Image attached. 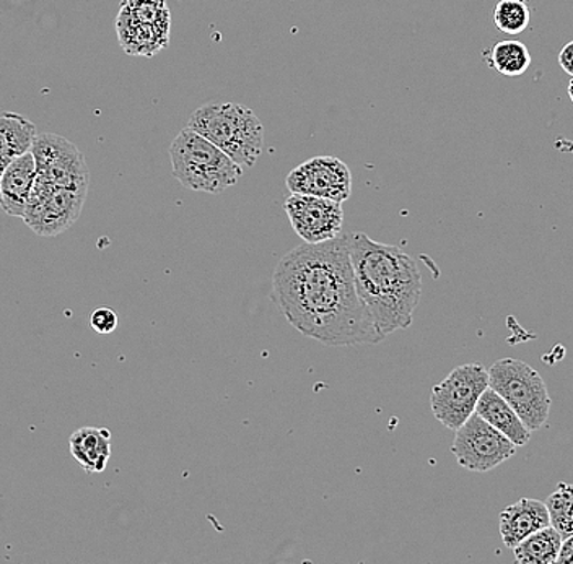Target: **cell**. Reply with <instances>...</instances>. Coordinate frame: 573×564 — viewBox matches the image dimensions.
Returning a JSON list of instances; mask_svg holds the SVG:
<instances>
[{
    "label": "cell",
    "mask_w": 573,
    "mask_h": 564,
    "mask_svg": "<svg viewBox=\"0 0 573 564\" xmlns=\"http://www.w3.org/2000/svg\"><path fill=\"white\" fill-rule=\"evenodd\" d=\"M350 235L286 252L272 275L271 299L293 329L331 347L385 340L357 292Z\"/></svg>",
    "instance_id": "obj_1"
},
{
    "label": "cell",
    "mask_w": 573,
    "mask_h": 564,
    "mask_svg": "<svg viewBox=\"0 0 573 564\" xmlns=\"http://www.w3.org/2000/svg\"><path fill=\"white\" fill-rule=\"evenodd\" d=\"M357 292L374 317L378 333L408 329L421 303L422 276L414 259L398 246L374 241L365 232L349 239Z\"/></svg>",
    "instance_id": "obj_2"
},
{
    "label": "cell",
    "mask_w": 573,
    "mask_h": 564,
    "mask_svg": "<svg viewBox=\"0 0 573 564\" xmlns=\"http://www.w3.org/2000/svg\"><path fill=\"white\" fill-rule=\"evenodd\" d=\"M193 129L224 150L241 167H252L264 149L261 119L248 106L237 102H207L191 115Z\"/></svg>",
    "instance_id": "obj_3"
},
{
    "label": "cell",
    "mask_w": 573,
    "mask_h": 564,
    "mask_svg": "<svg viewBox=\"0 0 573 564\" xmlns=\"http://www.w3.org/2000/svg\"><path fill=\"white\" fill-rule=\"evenodd\" d=\"M173 176L197 193L221 194L244 176V167L193 129H183L170 145Z\"/></svg>",
    "instance_id": "obj_4"
},
{
    "label": "cell",
    "mask_w": 573,
    "mask_h": 564,
    "mask_svg": "<svg viewBox=\"0 0 573 564\" xmlns=\"http://www.w3.org/2000/svg\"><path fill=\"white\" fill-rule=\"evenodd\" d=\"M489 388L499 392L531 432L544 429L551 413V395L537 369L515 358L496 361L489 369Z\"/></svg>",
    "instance_id": "obj_5"
},
{
    "label": "cell",
    "mask_w": 573,
    "mask_h": 564,
    "mask_svg": "<svg viewBox=\"0 0 573 564\" xmlns=\"http://www.w3.org/2000/svg\"><path fill=\"white\" fill-rule=\"evenodd\" d=\"M489 388V369L479 364L456 366L433 386L430 409L445 429L456 432L476 412L480 395Z\"/></svg>",
    "instance_id": "obj_6"
},
{
    "label": "cell",
    "mask_w": 573,
    "mask_h": 564,
    "mask_svg": "<svg viewBox=\"0 0 573 564\" xmlns=\"http://www.w3.org/2000/svg\"><path fill=\"white\" fill-rule=\"evenodd\" d=\"M455 433L452 453L466 470L486 474L517 454V444L476 412Z\"/></svg>",
    "instance_id": "obj_7"
},
{
    "label": "cell",
    "mask_w": 573,
    "mask_h": 564,
    "mask_svg": "<svg viewBox=\"0 0 573 564\" xmlns=\"http://www.w3.org/2000/svg\"><path fill=\"white\" fill-rule=\"evenodd\" d=\"M36 162V183L66 189L88 191L90 171L80 150L56 133L36 135L32 145Z\"/></svg>",
    "instance_id": "obj_8"
},
{
    "label": "cell",
    "mask_w": 573,
    "mask_h": 564,
    "mask_svg": "<svg viewBox=\"0 0 573 564\" xmlns=\"http://www.w3.org/2000/svg\"><path fill=\"white\" fill-rule=\"evenodd\" d=\"M87 193L88 191L66 189L35 181L23 220L26 227L44 238L61 235L69 230L80 217Z\"/></svg>",
    "instance_id": "obj_9"
},
{
    "label": "cell",
    "mask_w": 573,
    "mask_h": 564,
    "mask_svg": "<svg viewBox=\"0 0 573 564\" xmlns=\"http://www.w3.org/2000/svg\"><path fill=\"white\" fill-rule=\"evenodd\" d=\"M292 194L340 202L353 194V174L336 156H315L290 171L285 181Z\"/></svg>",
    "instance_id": "obj_10"
},
{
    "label": "cell",
    "mask_w": 573,
    "mask_h": 564,
    "mask_svg": "<svg viewBox=\"0 0 573 564\" xmlns=\"http://www.w3.org/2000/svg\"><path fill=\"white\" fill-rule=\"evenodd\" d=\"M285 212L293 231L309 245L329 241L343 232L344 210L340 202L292 194L285 200Z\"/></svg>",
    "instance_id": "obj_11"
},
{
    "label": "cell",
    "mask_w": 573,
    "mask_h": 564,
    "mask_svg": "<svg viewBox=\"0 0 573 564\" xmlns=\"http://www.w3.org/2000/svg\"><path fill=\"white\" fill-rule=\"evenodd\" d=\"M35 177L36 162L32 150L10 162L0 180V208L3 214L23 218Z\"/></svg>",
    "instance_id": "obj_12"
},
{
    "label": "cell",
    "mask_w": 573,
    "mask_h": 564,
    "mask_svg": "<svg viewBox=\"0 0 573 564\" xmlns=\"http://www.w3.org/2000/svg\"><path fill=\"white\" fill-rule=\"evenodd\" d=\"M551 525L548 506L539 499L521 498L515 505L508 506L500 514L501 542L507 549L513 550L531 533Z\"/></svg>",
    "instance_id": "obj_13"
},
{
    "label": "cell",
    "mask_w": 573,
    "mask_h": 564,
    "mask_svg": "<svg viewBox=\"0 0 573 564\" xmlns=\"http://www.w3.org/2000/svg\"><path fill=\"white\" fill-rule=\"evenodd\" d=\"M476 413L483 416L486 422H489L494 429L505 434L508 440L513 441L518 447L527 446L530 443L533 432L525 425L523 420L515 412L513 406L493 388H487L486 392L480 395Z\"/></svg>",
    "instance_id": "obj_14"
},
{
    "label": "cell",
    "mask_w": 573,
    "mask_h": 564,
    "mask_svg": "<svg viewBox=\"0 0 573 564\" xmlns=\"http://www.w3.org/2000/svg\"><path fill=\"white\" fill-rule=\"evenodd\" d=\"M69 449L72 457L87 474H101L107 470L111 457V432L85 426L72 433Z\"/></svg>",
    "instance_id": "obj_15"
},
{
    "label": "cell",
    "mask_w": 573,
    "mask_h": 564,
    "mask_svg": "<svg viewBox=\"0 0 573 564\" xmlns=\"http://www.w3.org/2000/svg\"><path fill=\"white\" fill-rule=\"evenodd\" d=\"M36 126L17 112H0V180L12 160L32 150Z\"/></svg>",
    "instance_id": "obj_16"
},
{
    "label": "cell",
    "mask_w": 573,
    "mask_h": 564,
    "mask_svg": "<svg viewBox=\"0 0 573 564\" xmlns=\"http://www.w3.org/2000/svg\"><path fill=\"white\" fill-rule=\"evenodd\" d=\"M118 34L121 46L129 54L153 56L169 46L170 25L136 22L125 15H118Z\"/></svg>",
    "instance_id": "obj_17"
},
{
    "label": "cell",
    "mask_w": 573,
    "mask_h": 564,
    "mask_svg": "<svg viewBox=\"0 0 573 564\" xmlns=\"http://www.w3.org/2000/svg\"><path fill=\"white\" fill-rule=\"evenodd\" d=\"M564 539L558 529L548 525L518 543L513 549L515 560L520 564H554Z\"/></svg>",
    "instance_id": "obj_18"
},
{
    "label": "cell",
    "mask_w": 573,
    "mask_h": 564,
    "mask_svg": "<svg viewBox=\"0 0 573 564\" xmlns=\"http://www.w3.org/2000/svg\"><path fill=\"white\" fill-rule=\"evenodd\" d=\"M487 66L505 77H520L533 63L530 50L521 41L501 40L484 54Z\"/></svg>",
    "instance_id": "obj_19"
},
{
    "label": "cell",
    "mask_w": 573,
    "mask_h": 564,
    "mask_svg": "<svg viewBox=\"0 0 573 564\" xmlns=\"http://www.w3.org/2000/svg\"><path fill=\"white\" fill-rule=\"evenodd\" d=\"M531 10L530 0H497L493 10V22L500 33L521 34L530 26Z\"/></svg>",
    "instance_id": "obj_20"
},
{
    "label": "cell",
    "mask_w": 573,
    "mask_h": 564,
    "mask_svg": "<svg viewBox=\"0 0 573 564\" xmlns=\"http://www.w3.org/2000/svg\"><path fill=\"white\" fill-rule=\"evenodd\" d=\"M552 528L562 539L573 535V485L559 484L558 490L545 501Z\"/></svg>",
    "instance_id": "obj_21"
},
{
    "label": "cell",
    "mask_w": 573,
    "mask_h": 564,
    "mask_svg": "<svg viewBox=\"0 0 573 564\" xmlns=\"http://www.w3.org/2000/svg\"><path fill=\"white\" fill-rule=\"evenodd\" d=\"M91 329L97 334H112L118 327V314L109 307H98L90 317Z\"/></svg>",
    "instance_id": "obj_22"
},
{
    "label": "cell",
    "mask_w": 573,
    "mask_h": 564,
    "mask_svg": "<svg viewBox=\"0 0 573 564\" xmlns=\"http://www.w3.org/2000/svg\"><path fill=\"white\" fill-rule=\"evenodd\" d=\"M559 66H561L562 70H564L569 77L573 78V41L565 44L561 53H559Z\"/></svg>",
    "instance_id": "obj_23"
},
{
    "label": "cell",
    "mask_w": 573,
    "mask_h": 564,
    "mask_svg": "<svg viewBox=\"0 0 573 564\" xmlns=\"http://www.w3.org/2000/svg\"><path fill=\"white\" fill-rule=\"evenodd\" d=\"M559 564H573V535L567 536L562 542L561 553L558 558Z\"/></svg>",
    "instance_id": "obj_24"
},
{
    "label": "cell",
    "mask_w": 573,
    "mask_h": 564,
    "mask_svg": "<svg viewBox=\"0 0 573 564\" xmlns=\"http://www.w3.org/2000/svg\"><path fill=\"white\" fill-rule=\"evenodd\" d=\"M569 97H571V101L573 102V78L571 84H569Z\"/></svg>",
    "instance_id": "obj_25"
}]
</instances>
